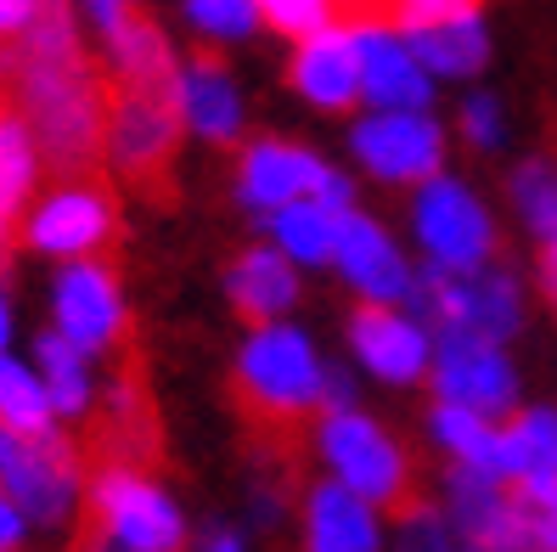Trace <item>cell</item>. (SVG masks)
I'll return each mask as SVG.
<instances>
[{
	"label": "cell",
	"mask_w": 557,
	"mask_h": 552,
	"mask_svg": "<svg viewBox=\"0 0 557 552\" xmlns=\"http://www.w3.org/2000/svg\"><path fill=\"white\" fill-rule=\"evenodd\" d=\"M0 429L7 434H57V412L46 401V383L35 361L17 349L0 355Z\"/></svg>",
	"instance_id": "83f0119b"
},
{
	"label": "cell",
	"mask_w": 557,
	"mask_h": 552,
	"mask_svg": "<svg viewBox=\"0 0 557 552\" xmlns=\"http://www.w3.org/2000/svg\"><path fill=\"white\" fill-rule=\"evenodd\" d=\"M225 294H232V305L253 321V328H271V321H287L293 305H299V271H293L271 243H253L232 259Z\"/></svg>",
	"instance_id": "603a6c76"
},
{
	"label": "cell",
	"mask_w": 557,
	"mask_h": 552,
	"mask_svg": "<svg viewBox=\"0 0 557 552\" xmlns=\"http://www.w3.org/2000/svg\"><path fill=\"white\" fill-rule=\"evenodd\" d=\"M299 541L305 552H388L383 513L338 491L333 479H315L299 502Z\"/></svg>",
	"instance_id": "44dd1931"
},
{
	"label": "cell",
	"mask_w": 557,
	"mask_h": 552,
	"mask_svg": "<svg viewBox=\"0 0 557 552\" xmlns=\"http://www.w3.org/2000/svg\"><path fill=\"white\" fill-rule=\"evenodd\" d=\"M395 552H462V547H456V536L445 530L440 507H417V513H406V525L395 536Z\"/></svg>",
	"instance_id": "e575fe53"
},
{
	"label": "cell",
	"mask_w": 557,
	"mask_h": 552,
	"mask_svg": "<svg viewBox=\"0 0 557 552\" xmlns=\"http://www.w3.org/2000/svg\"><path fill=\"white\" fill-rule=\"evenodd\" d=\"M23 536H28V518L7 502V491H0V552H17Z\"/></svg>",
	"instance_id": "8d00e7d4"
},
{
	"label": "cell",
	"mask_w": 557,
	"mask_h": 552,
	"mask_svg": "<svg viewBox=\"0 0 557 552\" xmlns=\"http://www.w3.org/2000/svg\"><path fill=\"white\" fill-rule=\"evenodd\" d=\"M40 17H46V7H35V0H0V46H17Z\"/></svg>",
	"instance_id": "d590c367"
},
{
	"label": "cell",
	"mask_w": 557,
	"mask_h": 552,
	"mask_svg": "<svg viewBox=\"0 0 557 552\" xmlns=\"http://www.w3.org/2000/svg\"><path fill=\"white\" fill-rule=\"evenodd\" d=\"M406 225H411V248H417V271L479 277L496 266V243H502L496 209L484 204V192L473 181L450 175V170L411 192Z\"/></svg>",
	"instance_id": "7a4b0ae2"
},
{
	"label": "cell",
	"mask_w": 557,
	"mask_h": 552,
	"mask_svg": "<svg viewBox=\"0 0 557 552\" xmlns=\"http://www.w3.org/2000/svg\"><path fill=\"white\" fill-rule=\"evenodd\" d=\"M349 361L372 383H388V389L429 383L434 333L406 305H360L349 316Z\"/></svg>",
	"instance_id": "4fadbf2b"
},
{
	"label": "cell",
	"mask_w": 557,
	"mask_h": 552,
	"mask_svg": "<svg viewBox=\"0 0 557 552\" xmlns=\"http://www.w3.org/2000/svg\"><path fill=\"white\" fill-rule=\"evenodd\" d=\"M429 440L440 445V457L450 468L496 474V463H502V424H490V417H479V412H462V406H440L434 401L429 406Z\"/></svg>",
	"instance_id": "484cf974"
},
{
	"label": "cell",
	"mask_w": 557,
	"mask_h": 552,
	"mask_svg": "<svg viewBox=\"0 0 557 552\" xmlns=\"http://www.w3.org/2000/svg\"><path fill=\"white\" fill-rule=\"evenodd\" d=\"M434 401L440 406H462L479 412L490 424H507V417L523 406V383H518V361L507 344H490L473 333H440L434 339Z\"/></svg>",
	"instance_id": "30bf717a"
},
{
	"label": "cell",
	"mask_w": 557,
	"mask_h": 552,
	"mask_svg": "<svg viewBox=\"0 0 557 552\" xmlns=\"http://www.w3.org/2000/svg\"><path fill=\"white\" fill-rule=\"evenodd\" d=\"M462 552H473V547H462Z\"/></svg>",
	"instance_id": "b9f144b4"
},
{
	"label": "cell",
	"mask_w": 557,
	"mask_h": 552,
	"mask_svg": "<svg viewBox=\"0 0 557 552\" xmlns=\"http://www.w3.org/2000/svg\"><path fill=\"white\" fill-rule=\"evenodd\" d=\"M35 175H40L35 130L23 124V113L0 108V237H7V225L23 214V204L35 198Z\"/></svg>",
	"instance_id": "f1b7e54d"
},
{
	"label": "cell",
	"mask_w": 557,
	"mask_h": 552,
	"mask_svg": "<svg viewBox=\"0 0 557 552\" xmlns=\"http://www.w3.org/2000/svg\"><path fill=\"white\" fill-rule=\"evenodd\" d=\"M259 17H265V28L287 35L293 46H305V40L326 35V28L338 23V12L326 7V0H265V7H259Z\"/></svg>",
	"instance_id": "d6a6232c"
},
{
	"label": "cell",
	"mask_w": 557,
	"mask_h": 552,
	"mask_svg": "<svg viewBox=\"0 0 557 552\" xmlns=\"http://www.w3.org/2000/svg\"><path fill=\"white\" fill-rule=\"evenodd\" d=\"M315 463H321V479H333L338 491L372 502L377 513L395 507L411 491V457H406V445L388 434L367 406H355V412H321L315 417Z\"/></svg>",
	"instance_id": "3957f363"
},
{
	"label": "cell",
	"mask_w": 557,
	"mask_h": 552,
	"mask_svg": "<svg viewBox=\"0 0 557 552\" xmlns=\"http://www.w3.org/2000/svg\"><path fill=\"white\" fill-rule=\"evenodd\" d=\"M0 491L28 518V530H57V525H69L85 496L79 457L62 434H7L0 429Z\"/></svg>",
	"instance_id": "52a82bcc"
},
{
	"label": "cell",
	"mask_w": 557,
	"mask_h": 552,
	"mask_svg": "<svg viewBox=\"0 0 557 552\" xmlns=\"http://www.w3.org/2000/svg\"><path fill=\"white\" fill-rule=\"evenodd\" d=\"M456 130L473 152H502L512 142V119H507V102L496 90H468L462 108H456Z\"/></svg>",
	"instance_id": "1f68e13d"
},
{
	"label": "cell",
	"mask_w": 557,
	"mask_h": 552,
	"mask_svg": "<svg viewBox=\"0 0 557 552\" xmlns=\"http://www.w3.org/2000/svg\"><path fill=\"white\" fill-rule=\"evenodd\" d=\"M96 530L113 552H186V513L141 468H102L90 484Z\"/></svg>",
	"instance_id": "ba28073f"
},
{
	"label": "cell",
	"mask_w": 557,
	"mask_h": 552,
	"mask_svg": "<svg viewBox=\"0 0 557 552\" xmlns=\"http://www.w3.org/2000/svg\"><path fill=\"white\" fill-rule=\"evenodd\" d=\"M338 225H344V214H326L321 204H293L265 220V237L293 271H321V266H333Z\"/></svg>",
	"instance_id": "4316f807"
},
{
	"label": "cell",
	"mask_w": 557,
	"mask_h": 552,
	"mask_svg": "<svg viewBox=\"0 0 557 552\" xmlns=\"http://www.w3.org/2000/svg\"><path fill=\"white\" fill-rule=\"evenodd\" d=\"M198 552H248V547H243V536H237V530H214Z\"/></svg>",
	"instance_id": "ab89813d"
},
{
	"label": "cell",
	"mask_w": 557,
	"mask_h": 552,
	"mask_svg": "<svg viewBox=\"0 0 557 552\" xmlns=\"http://www.w3.org/2000/svg\"><path fill=\"white\" fill-rule=\"evenodd\" d=\"M0 69L17 85L23 124L35 130V147L51 152V164L79 170L102 152V124H108V96L96 79V62L79 40V23L69 12H46L28 35L0 57Z\"/></svg>",
	"instance_id": "6da1fadb"
},
{
	"label": "cell",
	"mask_w": 557,
	"mask_h": 552,
	"mask_svg": "<svg viewBox=\"0 0 557 552\" xmlns=\"http://www.w3.org/2000/svg\"><path fill=\"white\" fill-rule=\"evenodd\" d=\"M287 79H293V90H299L310 108H321V113H349V108H360V62H355L349 23H333L326 35L293 46Z\"/></svg>",
	"instance_id": "7402d4cb"
},
{
	"label": "cell",
	"mask_w": 557,
	"mask_h": 552,
	"mask_svg": "<svg viewBox=\"0 0 557 552\" xmlns=\"http://www.w3.org/2000/svg\"><path fill=\"white\" fill-rule=\"evenodd\" d=\"M507 198H512L518 225L535 243L557 237V164L552 158H523V164L507 175Z\"/></svg>",
	"instance_id": "f546056e"
},
{
	"label": "cell",
	"mask_w": 557,
	"mask_h": 552,
	"mask_svg": "<svg viewBox=\"0 0 557 552\" xmlns=\"http://www.w3.org/2000/svg\"><path fill=\"white\" fill-rule=\"evenodd\" d=\"M512 496H518V547L523 552H557V484L512 491Z\"/></svg>",
	"instance_id": "836d02e7"
},
{
	"label": "cell",
	"mask_w": 557,
	"mask_h": 552,
	"mask_svg": "<svg viewBox=\"0 0 557 552\" xmlns=\"http://www.w3.org/2000/svg\"><path fill=\"white\" fill-rule=\"evenodd\" d=\"M406 310L429 328L434 339L440 333H473V339H490V344H507L523 333L530 321V299H523V282L507 271V266H490L479 277H434V271H417V287Z\"/></svg>",
	"instance_id": "277c9868"
},
{
	"label": "cell",
	"mask_w": 557,
	"mask_h": 552,
	"mask_svg": "<svg viewBox=\"0 0 557 552\" xmlns=\"http://www.w3.org/2000/svg\"><path fill=\"white\" fill-rule=\"evenodd\" d=\"M326 361L299 321H271L237 344V389L265 417H310L321 412Z\"/></svg>",
	"instance_id": "5b68a950"
},
{
	"label": "cell",
	"mask_w": 557,
	"mask_h": 552,
	"mask_svg": "<svg viewBox=\"0 0 557 552\" xmlns=\"http://www.w3.org/2000/svg\"><path fill=\"white\" fill-rule=\"evenodd\" d=\"M163 96H170V108H175V124L191 130L198 142L225 147V142H237L243 124H248L243 85L220 57H181Z\"/></svg>",
	"instance_id": "ac0fdd59"
},
{
	"label": "cell",
	"mask_w": 557,
	"mask_h": 552,
	"mask_svg": "<svg viewBox=\"0 0 557 552\" xmlns=\"http://www.w3.org/2000/svg\"><path fill=\"white\" fill-rule=\"evenodd\" d=\"M333 271L360 305H406L417 287V259L411 248L388 232V225L367 209L344 214L338 225V248H333Z\"/></svg>",
	"instance_id": "7c38bea8"
},
{
	"label": "cell",
	"mask_w": 557,
	"mask_h": 552,
	"mask_svg": "<svg viewBox=\"0 0 557 552\" xmlns=\"http://www.w3.org/2000/svg\"><path fill=\"white\" fill-rule=\"evenodd\" d=\"M181 17H186L191 35H203L214 46H243V40H253L259 28H265L259 0H186Z\"/></svg>",
	"instance_id": "4dcf8cb0"
},
{
	"label": "cell",
	"mask_w": 557,
	"mask_h": 552,
	"mask_svg": "<svg viewBox=\"0 0 557 552\" xmlns=\"http://www.w3.org/2000/svg\"><path fill=\"white\" fill-rule=\"evenodd\" d=\"M440 518L456 536V547L473 552H523L518 547V496L512 484L496 474H473V468H445V496Z\"/></svg>",
	"instance_id": "d6986e66"
},
{
	"label": "cell",
	"mask_w": 557,
	"mask_h": 552,
	"mask_svg": "<svg viewBox=\"0 0 557 552\" xmlns=\"http://www.w3.org/2000/svg\"><path fill=\"white\" fill-rule=\"evenodd\" d=\"M326 170L333 164L321 152H310L299 142H282V136H259L237 158V198H243V209L271 220L293 204H310L326 181Z\"/></svg>",
	"instance_id": "2e32d148"
},
{
	"label": "cell",
	"mask_w": 557,
	"mask_h": 552,
	"mask_svg": "<svg viewBox=\"0 0 557 552\" xmlns=\"http://www.w3.org/2000/svg\"><path fill=\"white\" fill-rule=\"evenodd\" d=\"M23 237L35 254H51L62 266L96 259V248L113 237V204H108L102 186H85V181L51 186L46 198H35V209H28Z\"/></svg>",
	"instance_id": "9a60e30c"
},
{
	"label": "cell",
	"mask_w": 557,
	"mask_h": 552,
	"mask_svg": "<svg viewBox=\"0 0 557 552\" xmlns=\"http://www.w3.org/2000/svg\"><path fill=\"white\" fill-rule=\"evenodd\" d=\"M51 333L85 349L90 361L124 333V287L102 259H74L51 277Z\"/></svg>",
	"instance_id": "5bb4252c"
},
{
	"label": "cell",
	"mask_w": 557,
	"mask_h": 552,
	"mask_svg": "<svg viewBox=\"0 0 557 552\" xmlns=\"http://www.w3.org/2000/svg\"><path fill=\"white\" fill-rule=\"evenodd\" d=\"M349 152L372 181L417 192L445 175L450 130L440 124V113H360L349 124Z\"/></svg>",
	"instance_id": "9c48e42d"
},
{
	"label": "cell",
	"mask_w": 557,
	"mask_h": 552,
	"mask_svg": "<svg viewBox=\"0 0 557 552\" xmlns=\"http://www.w3.org/2000/svg\"><path fill=\"white\" fill-rule=\"evenodd\" d=\"M12 333H17V316H12V299H7V287H0V355L12 349Z\"/></svg>",
	"instance_id": "f35d334b"
},
{
	"label": "cell",
	"mask_w": 557,
	"mask_h": 552,
	"mask_svg": "<svg viewBox=\"0 0 557 552\" xmlns=\"http://www.w3.org/2000/svg\"><path fill=\"white\" fill-rule=\"evenodd\" d=\"M90 552H113V547H102V541H90Z\"/></svg>",
	"instance_id": "60d3db41"
},
{
	"label": "cell",
	"mask_w": 557,
	"mask_h": 552,
	"mask_svg": "<svg viewBox=\"0 0 557 552\" xmlns=\"http://www.w3.org/2000/svg\"><path fill=\"white\" fill-rule=\"evenodd\" d=\"M28 361H35L40 383H46V401L57 417H85L96 406V361L85 349H74L69 339H57L51 328L35 339L28 349Z\"/></svg>",
	"instance_id": "d4e9b609"
},
{
	"label": "cell",
	"mask_w": 557,
	"mask_h": 552,
	"mask_svg": "<svg viewBox=\"0 0 557 552\" xmlns=\"http://www.w3.org/2000/svg\"><path fill=\"white\" fill-rule=\"evenodd\" d=\"M496 474L512 491L557 484V406H518L502 424V463Z\"/></svg>",
	"instance_id": "cb8c5ba5"
},
{
	"label": "cell",
	"mask_w": 557,
	"mask_h": 552,
	"mask_svg": "<svg viewBox=\"0 0 557 552\" xmlns=\"http://www.w3.org/2000/svg\"><path fill=\"white\" fill-rule=\"evenodd\" d=\"M395 28L406 35V46L417 51L434 85H473L496 57L490 17L473 0H400Z\"/></svg>",
	"instance_id": "8992f818"
},
{
	"label": "cell",
	"mask_w": 557,
	"mask_h": 552,
	"mask_svg": "<svg viewBox=\"0 0 557 552\" xmlns=\"http://www.w3.org/2000/svg\"><path fill=\"white\" fill-rule=\"evenodd\" d=\"M355 62H360V108L367 113H434L440 85L417 62L395 17H360L349 23Z\"/></svg>",
	"instance_id": "8fae6325"
},
{
	"label": "cell",
	"mask_w": 557,
	"mask_h": 552,
	"mask_svg": "<svg viewBox=\"0 0 557 552\" xmlns=\"http://www.w3.org/2000/svg\"><path fill=\"white\" fill-rule=\"evenodd\" d=\"M85 23L96 46H102V62L108 74L119 79V90H163L175 74V51L170 40H163V28L136 17L129 7H119V0H90L85 7Z\"/></svg>",
	"instance_id": "e0dca14e"
},
{
	"label": "cell",
	"mask_w": 557,
	"mask_h": 552,
	"mask_svg": "<svg viewBox=\"0 0 557 552\" xmlns=\"http://www.w3.org/2000/svg\"><path fill=\"white\" fill-rule=\"evenodd\" d=\"M175 136H181V124L163 90H119L108 108V124H102V152L124 175H152L175 152Z\"/></svg>",
	"instance_id": "ffe728a7"
},
{
	"label": "cell",
	"mask_w": 557,
	"mask_h": 552,
	"mask_svg": "<svg viewBox=\"0 0 557 552\" xmlns=\"http://www.w3.org/2000/svg\"><path fill=\"white\" fill-rule=\"evenodd\" d=\"M541 287H546V299H552V310H557V237L541 243Z\"/></svg>",
	"instance_id": "74e56055"
}]
</instances>
